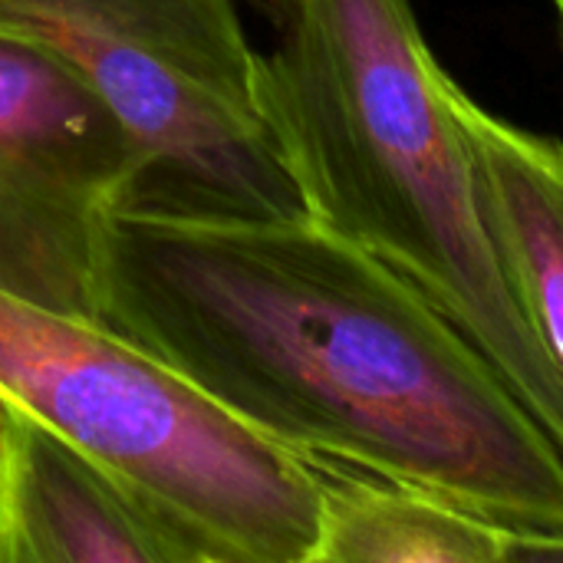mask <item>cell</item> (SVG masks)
<instances>
[{
	"mask_svg": "<svg viewBox=\"0 0 563 563\" xmlns=\"http://www.w3.org/2000/svg\"><path fill=\"white\" fill-rule=\"evenodd\" d=\"M99 323L251 432L563 534V455L478 346L317 218L115 214Z\"/></svg>",
	"mask_w": 563,
	"mask_h": 563,
	"instance_id": "6da1fadb",
	"label": "cell"
},
{
	"mask_svg": "<svg viewBox=\"0 0 563 563\" xmlns=\"http://www.w3.org/2000/svg\"><path fill=\"white\" fill-rule=\"evenodd\" d=\"M320 492L313 563H508L515 528L475 508L336 459L303 455Z\"/></svg>",
	"mask_w": 563,
	"mask_h": 563,
	"instance_id": "ba28073f",
	"label": "cell"
},
{
	"mask_svg": "<svg viewBox=\"0 0 563 563\" xmlns=\"http://www.w3.org/2000/svg\"><path fill=\"white\" fill-rule=\"evenodd\" d=\"M0 30L63 56L122 119L135 172L119 214L310 218L234 0H0Z\"/></svg>",
	"mask_w": 563,
	"mask_h": 563,
	"instance_id": "277c9868",
	"label": "cell"
},
{
	"mask_svg": "<svg viewBox=\"0 0 563 563\" xmlns=\"http://www.w3.org/2000/svg\"><path fill=\"white\" fill-rule=\"evenodd\" d=\"M449 99L472 152L492 244L563 369V142L488 112L455 79Z\"/></svg>",
	"mask_w": 563,
	"mask_h": 563,
	"instance_id": "52a82bcc",
	"label": "cell"
},
{
	"mask_svg": "<svg viewBox=\"0 0 563 563\" xmlns=\"http://www.w3.org/2000/svg\"><path fill=\"white\" fill-rule=\"evenodd\" d=\"M554 3V13H558V23H561V33H563V0H551Z\"/></svg>",
	"mask_w": 563,
	"mask_h": 563,
	"instance_id": "9c48e42d",
	"label": "cell"
},
{
	"mask_svg": "<svg viewBox=\"0 0 563 563\" xmlns=\"http://www.w3.org/2000/svg\"><path fill=\"white\" fill-rule=\"evenodd\" d=\"M0 563H205L79 442L0 399Z\"/></svg>",
	"mask_w": 563,
	"mask_h": 563,
	"instance_id": "8992f818",
	"label": "cell"
},
{
	"mask_svg": "<svg viewBox=\"0 0 563 563\" xmlns=\"http://www.w3.org/2000/svg\"><path fill=\"white\" fill-rule=\"evenodd\" d=\"M264 102L310 218L409 277L563 455V369L485 228L472 152L412 0H267Z\"/></svg>",
	"mask_w": 563,
	"mask_h": 563,
	"instance_id": "7a4b0ae2",
	"label": "cell"
},
{
	"mask_svg": "<svg viewBox=\"0 0 563 563\" xmlns=\"http://www.w3.org/2000/svg\"><path fill=\"white\" fill-rule=\"evenodd\" d=\"M0 399L109 465L205 563H313L320 492L310 462L102 323L0 290Z\"/></svg>",
	"mask_w": 563,
	"mask_h": 563,
	"instance_id": "3957f363",
	"label": "cell"
},
{
	"mask_svg": "<svg viewBox=\"0 0 563 563\" xmlns=\"http://www.w3.org/2000/svg\"><path fill=\"white\" fill-rule=\"evenodd\" d=\"M135 148L53 49L0 30V290L99 323L106 234Z\"/></svg>",
	"mask_w": 563,
	"mask_h": 563,
	"instance_id": "5b68a950",
	"label": "cell"
}]
</instances>
